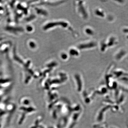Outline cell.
<instances>
[{
	"instance_id": "1",
	"label": "cell",
	"mask_w": 128,
	"mask_h": 128,
	"mask_svg": "<svg viewBox=\"0 0 128 128\" xmlns=\"http://www.w3.org/2000/svg\"><path fill=\"white\" fill-rule=\"evenodd\" d=\"M125 52L124 51H121L118 54V55L116 56V58L118 59H120L122 57L124 56L125 54Z\"/></svg>"
}]
</instances>
